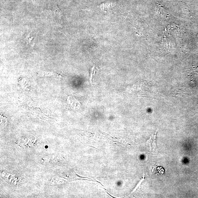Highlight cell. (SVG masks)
<instances>
[{
	"mask_svg": "<svg viewBox=\"0 0 198 198\" xmlns=\"http://www.w3.org/2000/svg\"><path fill=\"white\" fill-rule=\"evenodd\" d=\"M157 131L154 135H153L149 140L147 141V143L150 144V148L151 150L152 151H155L156 148V133Z\"/></svg>",
	"mask_w": 198,
	"mask_h": 198,
	"instance_id": "cell-1",
	"label": "cell"
},
{
	"mask_svg": "<svg viewBox=\"0 0 198 198\" xmlns=\"http://www.w3.org/2000/svg\"><path fill=\"white\" fill-rule=\"evenodd\" d=\"M94 67L92 69V72H91V78H90V80L91 82V80L92 79V77H93V69H94Z\"/></svg>",
	"mask_w": 198,
	"mask_h": 198,
	"instance_id": "cell-4",
	"label": "cell"
},
{
	"mask_svg": "<svg viewBox=\"0 0 198 198\" xmlns=\"http://www.w3.org/2000/svg\"><path fill=\"white\" fill-rule=\"evenodd\" d=\"M53 12L55 15H57L60 19H61L62 16V13L61 11L58 8L56 4H55V6H54Z\"/></svg>",
	"mask_w": 198,
	"mask_h": 198,
	"instance_id": "cell-2",
	"label": "cell"
},
{
	"mask_svg": "<svg viewBox=\"0 0 198 198\" xmlns=\"http://www.w3.org/2000/svg\"><path fill=\"white\" fill-rule=\"evenodd\" d=\"M33 37H30V34H29L26 37V40H27V46H33V43H32L33 41Z\"/></svg>",
	"mask_w": 198,
	"mask_h": 198,
	"instance_id": "cell-3",
	"label": "cell"
}]
</instances>
